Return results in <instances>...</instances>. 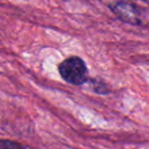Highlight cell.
Listing matches in <instances>:
<instances>
[{
  "mask_svg": "<svg viewBox=\"0 0 149 149\" xmlns=\"http://www.w3.org/2000/svg\"><path fill=\"white\" fill-rule=\"evenodd\" d=\"M61 78L68 84L81 86L88 81V68L85 61L79 56H70L58 65Z\"/></svg>",
  "mask_w": 149,
  "mask_h": 149,
  "instance_id": "6da1fadb",
  "label": "cell"
},
{
  "mask_svg": "<svg viewBox=\"0 0 149 149\" xmlns=\"http://www.w3.org/2000/svg\"><path fill=\"white\" fill-rule=\"evenodd\" d=\"M110 9L120 21L130 25L140 26L144 21V9L136 3L120 0L110 5Z\"/></svg>",
  "mask_w": 149,
  "mask_h": 149,
  "instance_id": "7a4b0ae2",
  "label": "cell"
},
{
  "mask_svg": "<svg viewBox=\"0 0 149 149\" xmlns=\"http://www.w3.org/2000/svg\"><path fill=\"white\" fill-rule=\"evenodd\" d=\"M24 145L9 140H0V149H13V148H24Z\"/></svg>",
  "mask_w": 149,
  "mask_h": 149,
  "instance_id": "3957f363",
  "label": "cell"
},
{
  "mask_svg": "<svg viewBox=\"0 0 149 149\" xmlns=\"http://www.w3.org/2000/svg\"><path fill=\"white\" fill-rule=\"evenodd\" d=\"M94 91L95 93H99V94H107L109 93L108 92V89L104 84H99V83H96L95 86H94Z\"/></svg>",
  "mask_w": 149,
  "mask_h": 149,
  "instance_id": "277c9868",
  "label": "cell"
}]
</instances>
